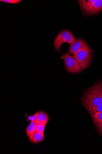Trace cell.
Masks as SVG:
<instances>
[{
    "label": "cell",
    "mask_w": 102,
    "mask_h": 154,
    "mask_svg": "<svg viewBox=\"0 0 102 154\" xmlns=\"http://www.w3.org/2000/svg\"><path fill=\"white\" fill-rule=\"evenodd\" d=\"M82 103L89 112L102 102V82L88 89L83 96Z\"/></svg>",
    "instance_id": "6da1fadb"
},
{
    "label": "cell",
    "mask_w": 102,
    "mask_h": 154,
    "mask_svg": "<svg viewBox=\"0 0 102 154\" xmlns=\"http://www.w3.org/2000/svg\"><path fill=\"white\" fill-rule=\"evenodd\" d=\"M77 1L85 16L97 14L102 10V0H80Z\"/></svg>",
    "instance_id": "7a4b0ae2"
},
{
    "label": "cell",
    "mask_w": 102,
    "mask_h": 154,
    "mask_svg": "<svg viewBox=\"0 0 102 154\" xmlns=\"http://www.w3.org/2000/svg\"><path fill=\"white\" fill-rule=\"evenodd\" d=\"M72 55L77 61L82 69L88 68L90 65L92 58V51L88 46L83 47L76 54Z\"/></svg>",
    "instance_id": "3957f363"
},
{
    "label": "cell",
    "mask_w": 102,
    "mask_h": 154,
    "mask_svg": "<svg viewBox=\"0 0 102 154\" xmlns=\"http://www.w3.org/2000/svg\"><path fill=\"white\" fill-rule=\"evenodd\" d=\"M76 38L71 32L67 30H63L55 37L53 44L55 49L58 52H60V48L62 44L68 43L70 46L74 43Z\"/></svg>",
    "instance_id": "277c9868"
},
{
    "label": "cell",
    "mask_w": 102,
    "mask_h": 154,
    "mask_svg": "<svg viewBox=\"0 0 102 154\" xmlns=\"http://www.w3.org/2000/svg\"><path fill=\"white\" fill-rule=\"evenodd\" d=\"M63 56L65 68L68 72L76 74L82 71L80 64L72 55L66 53L63 54Z\"/></svg>",
    "instance_id": "5b68a950"
},
{
    "label": "cell",
    "mask_w": 102,
    "mask_h": 154,
    "mask_svg": "<svg viewBox=\"0 0 102 154\" xmlns=\"http://www.w3.org/2000/svg\"><path fill=\"white\" fill-rule=\"evenodd\" d=\"M87 46L85 41L81 38H78L76 39L74 43L70 46L68 53L69 54H76L83 47Z\"/></svg>",
    "instance_id": "8992f818"
},
{
    "label": "cell",
    "mask_w": 102,
    "mask_h": 154,
    "mask_svg": "<svg viewBox=\"0 0 102 154\" xmlns=\"http://www.w3.org/2000/svg\"><path fill=\"white\" fill-rule=\"evenodd\" d=\"M94 122L99 132L102 134V112H97L92 116Z\"/></svg>",
    "instance_id": "52a82bcc"
},
{
    "label": "cell",
    "mask_w": 102,
    "mask_h": 154,
    "mask_svg": "<svg viewBox=\"0 0 102 154\" xmlns=\"http://www.w3.org/2000/svg\"><path fill=\"white\" fill-rule=\"evenodd\" d=\"M28 138L32 143H38L42 142L44 138V133L38 132H34L28 136Z\"/></svg>",
    "instance_id": "ba28073f"
},
{
    "label": "cell",
    "mask_w": 102,
    "mask_h": 154,
    "mask_svg": "<svg viewBox=\"0 0 102 154\" xmlns=\"http://www.w3.org/2000/svg\"><path fill=\"white\" fill-rule=\"evenodd\" d=\"M37 119V123L47 124L48 120L47 114L43 111H39L35 113Z\"/></svg>",
    "instance_id": "9c48e42d"
},
{
    "label": "cell",
    "mask_w": 102,
    "mask_h": 154,
    "mask_svg": "<svg viewBox=\"0 0 102 154\" xmlns=\"http://www.w3.org/2000/svg\"><path fill=\"white\" fill-rule=\"evenodd\" d=\"M36 124V121H31L30 124L28 126L26 129V134L27 136L28 137L35 132Z\"/></svg>",
    "instance_id": "30bf717a"
},
{
    "label": "cell",
    "mask_w": 102,
    "mask_h": 154,
    "mask_svg": "<svg viewBox=\"0 0 102 154\" xmlns=\"http://www.w3.org/2000/svg\"><path fill=\"white\" fill-rule=\"evenodd\" d=\"M46 124L36 123V129L35 132H38L41 133H44Z\"/></svg>",
    "instance_id": "8fae6325"
},
{
    "label": "cell",
    "mask_w": 102,
    "mask_h": 154,
    "mask_svg": "<svg viewBox=\"0 0 102 154\" xmlns=\"http://www.w3.org/2000/svg\"><path fill=\"white\" fill-rule=\"evenodd\" d=\"M102 112V102L92 109L89 112L90 115L92 116L95 113L97 112Z\"/></svg>",
    "instance_id": "7c38bea8"
},
{
    "label": "cell",
    "mask_w": 102,
    "mask_h": 154,
    "mask_svg": "<svg viewBox=\"0 0 102 154\" xmlns=\"http://www.w3.org/2000/svg\"><path fill=\"white\" fill-rule=\"evenodd\" d=\"M0 1L7 3L18 4L21 2L22 1L21 0H1Z\"/></svg>",
    "instance_id": "4fadbf2b"
},
{
    "label": "cell",
    "mask_w": 102,
    "mask_h": 154,
    "mask_svg": "<svg viewBox=\"0 0 102 154\" xmlns=\"http://www.w3.org/2000/svg\"><path fill=\"white\" fill-rule=\"evenodd\" d=\"M28 119L31 120V121H36L37 120V118L35 114L34 116L28 117Z\"/></svg>",
    "instance_id": "5bb4252c"
},
{
    "label": "cell",
    "mask_w": 102,
    "mask_h": 154,
    "mask_svg": "<svg viewBox=\"0 0 102 154\" xmlns=\"http://www.w3.org/2000/svg\"></svg>",
    "instance_id": "9a60e30c"
}]
</instances>
